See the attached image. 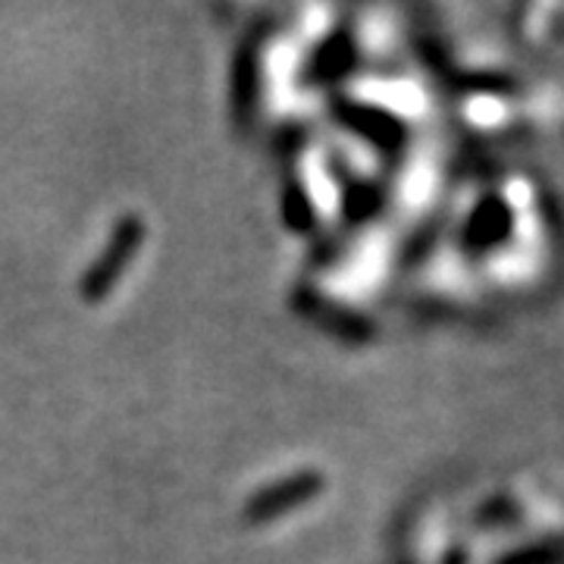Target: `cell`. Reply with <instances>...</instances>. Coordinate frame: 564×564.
Listing matches in <instances>:
<instances>
[{"label": "cell", "mask_w": 564, "mask_h": 564, "mask_svg": "<svg viewBox=\"0 0 564 564\" xmlns=\"http://www.w3.org/2000/svg\"><path fill=\"white\" fill-rule=\"evenodd\" d=\"M141 239H144V226H141L139 217H122V220L117 223L107 251L95 261V267L88 270V276L82 282V295H85L88 302H101L104 295L117 285L120 273L132 263L135 251L141 248Z\"/></svg>", "instance_id": "cell-1"}]
</instances>
